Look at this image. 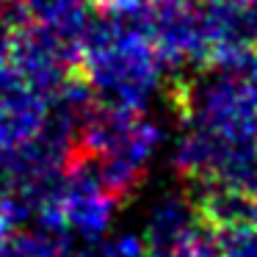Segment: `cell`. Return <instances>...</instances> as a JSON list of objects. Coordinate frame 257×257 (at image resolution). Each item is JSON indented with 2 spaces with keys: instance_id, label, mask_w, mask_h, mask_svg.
<instances>
[{
  "instance_id": "13",
  "label": "cell",
  "mask_w": 257,
  "mask_h": 257,
  "mask_svg": "<svg viewBox=\"0 0 257 257\" xmlns=\"http://www.w3.org/2000/svg\"><path fill=\"white\" fill-rule=\"evenodd\" d=\"M221 257H257V224H235L218 229Z\"/></svg>"
},
{
  "instance_id": "1",
  "label": "cell",
  "mask_w": 257,
  "mask_h": 257,
  "mask_svg": "<svg viewBox=\"0 0 257 257\" xmlns=\"http://www.w3.org/2000/svg\"><path fill=\"white\" fill-rule=\"evenodd\" d=\"M150 12H94L80 42L83 80L97 102L141 113L163 83V64L147 34Z\"/></svg>"
},
{
  "instance_id": "5",
  "label": "cell",
  "mask_w": 257,
  "mask_h": 257,
  "mask_svg": "<svg viewBox=\"0 0 257 257\" xmlns=\"http://www.w3.org/2000/svg\"><path fill=\"white\" fill-rule=\"evenodd\" d=\"M147 34L163 69L196 72L210 64L205 0H152Z\"/></svg>"
},
{
  "instance_id": "18",
  "label": "cell",
  "mask_w": 257,
  "mask_h": 257,
  "mask_svg": "<svg viewBox=\"0 0 257 257\" xmlns=\"http://www.w3.org/2000/svg\"><path fill=\"white\" fill-rule=\"evenodd\" d=\"M254 224H257V213H254Z\"/></svg>"
},
{
  "instance_id": "3",
  "label": "cell",
  "mask_w": 257,
  "mask_h": 257,
  "mask_svg": "<svg viewBox=\"0 0 257 257\" xmlns=\"http://www.w3.org/2000/svg\"><path fill=\"white\" fill-rule=\"evenodd\" d=\"M161 139V127L150 119H141V113L97 102L80 133L78 155L89 158L100 183L122 199L144 180Z\"/></svg>"
},
{
  "instance_id": "17",
  "label": "cell",
  "mask_w": 257,
  "mask_h": 257,
  "mask_svg": "<svg viewBox=\"0 0 257 257\" xmlns=\"http://www.w3.org/2000/svg\"><path fill=\"white\" fill-rule=\"evenodd\" d=\"M89 249H91V246H89ZM91 257H97V254H94V249H91Z\"/></svg>"
},
{
  "instance_id": "10",
  "label": "cell",
  "mask_w": 257,
  "mask_h": 257,
  "mask_svg": "<svg viewBox=\"0 0 257 257\" xmlns=\"http://www.w3.org/2000/svg\"><path fill=\"white\" fill-rule=\"evenodd\" d=\"M91 0H9V6L23 17V23H39L58 31L80 53V42L91 20Z\"/></svg>"
},
{
  "instance_id": "2",
  "label": "cell",
  "mask_w": 257,
  "mask_h": 257,
  "mask_svg": "<svg viewBox=\"0 0 257 257\" xmlns=\"http://www.w3.org/2000/svg\"><path fill=\"white\" fill-rule=\"evenodd\" d=\"M183 124L257 141V47L232 50L185 75L177 89Z\"/></svg>"
},
{
  "instance_id": "16",
  "label": "cell",
  "mask_w": 257,
  "mask_h": 257,
  "mask_svg": "<svg viewBox=\"0 0 257 257\" xmlns=\"http://www.w3.org/2000/svg\"><path fill=\"white\" fill-rule=\"evenodd\" d=\"M249 3H251V6H254V12H257V0H249Z\"/></svg>"
},
{
  "instance_id": "9",
  "label": "cell",
  "mask_w": 257,
  "mask_h": 257,
  "mask_svg": "<svg viewBox=\"0 0 257 257\" xmlns=\"http://www.w3.org/2000/svg\"><path fill=\"white\" fill-rule=\"evenodd\" d=\"M205 23L213 56L257 47V12L249 0H205Z\"/></svg>"
},
{
  "instance_id": "6",
  "label": "cell",
  "mask_w": 257,
  "mask_h": 257,
  "mask_svg": "<svg viewBox=\"0 0 257 257\" xmlns=\"http://www.w3.org/2000/svg\"><path fill=\"white\" fill-rule=\"evenodd\" d=\"M80 61V53L58 31L39 23H23L14 34L9 64L50 100L69 80V69Z\"/></svg>"
},
{
  "instance_id": "4",
  "label": "cell",
  "mask_w": 257,
  "mask_h": 257,
  "mask_svg": "<svg viewBox=\"0 0 257 257\" xmlns=\"http://www.w3.org/2000/svg\"><path fill=\"white\" fill-rule=\"evenodd\" d=\"M116 207L119 199L100 183L91 161L86 155H78L67 166L53 207L42 216V221H36V227L97 243L111 229Z\"/></svg>"
},
{
  "instance_id": "14",
  "label": "cell",
  "mask_w": 257,
  "mask_h": 257,
  "mask_svg": "<svg viewBox=\"0 0 257 257\" xmlns=\"http://www.w3.org/2000/svg\"><path fill=\"white\" fill-rule=\"evenodd\" d=\"M97 257H147V246L141 235L133 232H113L105 235L102 240L91 243Z\"/></svg>"
},
{
  "instance_id": "8",
  "label": "cell",
  "mask_w": 257,
  "mask_h": 257,
  "mask_svg": "<svg viewBox=\"0 0 257 257\" xmlns=\"http://www.w3.org/2000/svg\"><path fill=\"white\" fill-rule=\"evenodd\" d=\"M202 213L196 202L185 194H163L150 205L144 216L141 240L147 257H172L174 249L199 227Z\"/></svg>"
},
{
  "instance_id": "15",
  "label": "cell",
  "mask_w": 257,
  "mask_h": 257,
  "mask_svg": "<svg viewBox=\"0 0 257 257\" xmlns=\"http://www.w3.org/2000/svg\"><path fill=\"white\" fill-rule=\"evenodd\" d=\"M23 25V17L9 6V0H0V64L9 61V53H12V42L17 28Z\"/></svg>"
},
{
  "instance_id": "7",
  "label": "cell",
  "mask_w": 257,
  "mask_h": 257,
  "mask_svg": "<svg viewBox=\"0 0 257 257\" xmlns=\"http://www.w3.org/2000/svg\"><path fill=\"white\" fill-rule=\"evenodd\" d=\"M47 102L9 61L0 64V161L39 133Z\"/></svg>"
},
{
  "instance_id": "11",
  "label": "cell",
  "mask_w": 257,
  "mask_h": 257,
  "mask_svg": "<svg viewBox=\"0 0 257 257\" xmlns=\"http://www.w3.org/2000/svg\"><path fill=\"white\" fill-rule=\"evenodd\" d=\"M196 207H199L202 218L213 224L216 229L235 227V224H249L254 221L257 202L249 196L229 191L216 183H199V196H196Z\"/></svg>"
},
{
  "instance_id": "12",
  "label": "cell",
  "mask_w": 257,
  "mask_h": 257,
  "mask_svg": "<svg viewBox=\"0 0 257 257\" xmlns=\"http://www.w3.org/2000/svg\"><path fill=\"white\" fill-rule=\"evenodd\" d=\"M0 257H80L72 238L50 229H14L0 240Z\"/></svg>"
}]
</instances>
